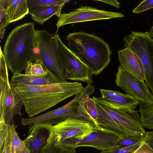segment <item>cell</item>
I'll list each match as a JSON object with an SVG mask.
<instances>
[{
	"instance_id": "7a4b0ae2",
	"label": "cell",
	"mask_w": 153,
	"mask_h": 153,
	"mask_svg": "<svg viewBox=\"0 0 153 153\" xmlns=\"http://www.w3.org/2000/svg\"><path fill=\"white\" fill-rule=\"evenodd\" d=\"M13 85L22 99L29 117H35L68 98L76 95L84 88L82 83L77 82L37 85Z\"/></svg>"
},
{
	"instance_id": "f1b7e54d",
	"label": "cell",
	"mask_w": 153,
	"mask_h": 153,
	"mask_svg": "<svg viewBox=\"0 0 153 153\" xmlns=\"http://www.w3.org/2000/svg\"><path fill=\"white\" fill-rule=\"evenodd\" d=\"M7 125L5 122L0 123V153H1L5 142Z\"/></svg>"
},
{
	"instance_id": "5bb4252c",
	"label": "cell",
	"mask_w": 153,
	"mask_h": 153,
	"mask_svg": "<svg viewBox=\"0 0 153 153\" xmlns=\"http://www.w3.org/2000/svg\"><path fill=\"white\" fill-rule=\"evenodd\" d=\"M94 126L84 120L69 118L58 124L53 126V137L59 143L71 137H82L92 131Z\"/></svg>"
},
{
	"instance_id": "ac0fdd59",
	"label": "cell",
	"mask_w": 153,
	"mask_h": 153,
	"mask_svg": "<svg viewBox=\"0 0 153 153\" xmlns=\"http://www.w3.org/2000/svg\"><path fill=\"white\" fill-rule=\"evenodd\" d=\"M5 12L9 23L22 19L29 13L27 0H7Z\"/></svg>"
},
{
	"instance_id": "603a6c76",
	"label": "cell",
	"mask_w": 153,
	"mask_h": 153,
	"mask_svg": "<svg viewBox=\"0 0 153 153\" xmlns=\"http://www.w3.org/2000/svg\"><path fill=\"white\" fill-rule=\"evenodd\" d=\"M42 153H76L75 149L65 148L53 138Z\"/></svg>"
},
{
	"instance_id": "9c48e42d",
	"label": "cell",
	"mask_w": 153,
	"mask_h": 153,
	"mask_svg": "<svg viewBox=\"0 0 153 153\" xmlns=\"http://www.w3.org/2000/svg\"><path fill=\"white\" fill-rule=\"evenodd\" d=\"M8 76V69L0 71V123L10 125L15 115L22 116L24 103Z\"/></svg>"
},
{
	"instance_id": "1f68e13d",
	"label": "cell",
	"mask_w": 153,
	"mask_h": 153,
	"mask_svg": "<svg viewBox=\"0 0 153 153\" xmlns=\"http://www.w3.org/2000/svg\"><path fill=\"white\" fill-rule=\"evenodd\" d=\"M95 1H101L108 4L111 5L118 8L120 7V3L117 0H93Z\"/></svg>"
},
{
	"instance_id": "d6a6232c",
	"label": "cell",
	"mask_w": 153,
	"mask_h": 153,
	"mask_svg": "<svg viewBox=\"0 0 153 153\" xmlns=\"http://www.w3.org/2000/svg\"><path fill=\"white\" fill-rule=\"evenodd\" d=\"M16 153H30L25 146L16 150Z\"/></svg>"
},
{
	"instance_id": "2e32d148",
	"label": "cell",
	"mask_w": 153,
	"mask_h": 153,
	"mask_svg": "<svg viewBox=\"0 0 153 153\" xmlns=\"http://www.w3.org/2000/svg\"><path fill=\"white\" fill-rule=\"evenodd\" d=\"M10 82L13 85H37L61 82L50 71L46 75L36 76L21 73L13 74Z\"/></svg>"
},
{
	"instance_id": "6da1fadb",
	"label": "cell",
	"mask_w": 153,
	"mask_h": 153,
	"mask_svg": "<svg viewBox=\"0 0 153 153\" xmlns=\"http://www.w3.org/2000/svg\"><path fill=\"white\" fill-rule=\"evenodd\" d=\"M92 99L96 109L95 128L120 137L145 136L138 111L110 103L102 97Z\"/></svg>"
},
{
	"instance_id": "d6986e66",
	"label": "cell",
	"mask_w": 153,
	"mask_h": 153,
	"mask_svg": "<svg viewBox=\"0 0 153 153\" xmlns=\"http://www.w3.org/2000/svg\"><path fill=\"white\" fill-rule=\"evenodd\" d=\"M65 3L35 10L29 12V13L33 20L42 25L54 15L59 17Z\"/></svg>"
},
{
	"instance_id": "3957f363",
	"label": "cell",
	"mask_w": 153,
	"mask_h": 153,
	"mask_svg": "<svg viewBox=\"0 0 153 153\" xmlns=\"http://www.w3.org/2000/svg\"><path fill=\"white\" fill-rule=\"evenodd\" d=\"M34 24L27 22L17 26L8 35L3 53L8 70L21 73L27 65L38 59Z\"/></svg>"
},
{
	"instance_id": "5b68a950",
	"label": "cell",
	"mask_w": 153,
	"mask_h": 153,
	"mask_svg": "<svg viewBox=\"0 0 153 153\" xmlns=\"http://www.w3.org/2000/svg\"><path fill=\"white\" fill-rule=\"evenodd\" d=\"M123 39L125 48H130L140 59L145 71L144 81L153 95V39L149 32L132 31Z\"/></svg>"
},
{
	"instance_id": "e0dca14e",
	"label": "cell",
	"mask_w": 153,
	"mask_h": 153,
	"mask_svg": "<svg viewBox=\"0 0 153 153\" xmlns=\"http://www.w3.org/2000/svg\"><path fill=\"white\" fill-rule=\"evenodd\" d=\"M100 92L104 99L115 105L134 110L139 105L138 101L127 94L102 88Z\"/></svg>"
},
{
	"instance_id": "4fadbf2b",
	"label": "cell",
	"mask_w": 153,
	"mask_h": 153,
	"mask_svg": "<svg viewBox=\"0 0 153 153\" xmlns=\"http://www.w3.org/2000/svg\"><path fill=\"white\" fill-rule=\"evenodd\" d=\"M29 126L28 135L23 142L30 153H42L53 138V125L35 123Z\"/></svg>"
},
{
	"instance_id": "52a82bcc",
	"label": "cell",
	"mask_w": 153,
	"mask_h": 153,
	"mask_svg": "<svg viewBox=\"0 0 153 153\" xmlns=\"http://www.w3.org/2000/svg\"><path fill=\"white\" fill-rule=\"evenodd\" d=\"M54 34L66 80L83 82L88 84L93 83V74L88 66L63 43L57 31Z\"/></svg>"
},
{
	"instance_id": "44dd1931",
	"label": "cell",
	"mask_w": 153,
	"mask_h": 153,
	"mask_svg": "<svg viewBox=\"0 0 153 153\" xmlns=\"http://www.w3.org/2000/svg\"><path fill=\"white\" fill-rule=\"evenodd\" d=\"M49 71L42 60L39 59L27 65L25 69V74L31 76H41L46 75Z\"/></svg>"
},
{
	"instance_id": "ffe728a7",
	"label": "cell",
	"mask_w": 153,
	"mask_h": 153,
	"mask_svg": "<svg viewBox=\"0 0 153 153\" xmlns=\"http://www.w3.org/2000/svg\"><path fill=\"white\" fill-rule=\"evenodd\" d=\"M140 122L142 126L153 129V101L151 103L139 102Z\"/></svg>"
},
{
	"instance_id": "7c38bea8",
	"label": "cell",
	"mask_w": 153,
	"mask_h": 153,
	"mask_svg": "<svg viewBox=\"0 0 153 153\" xmlns=\"http://www.w3.org/2000/svg\"><path fill=\"white\" fill-rule=\"evenodd\" d=\"M124 16L121 13L98 9L88 6H81L68 13L61 14L58 17L56 26L57 29L63 25L72 23L114 18H121Z\"/></svg>"
},
{
	"instance_id": "4dcf8cb0",
	"label": "cell",
	"mask_w": 153,
	"mask_h": 153,
	"mask_svg": "<svg viewBox=\"0 0 153 153\" xmlns=\"http://www.w3.org/2000/svg\"><path fill=\"white\" fill-rule=\"evenodd\" d=\"M143 141L153 150V131L146 132Z\"/></svg>"
},
{
	"instance_id": "277c9868",
	"label": "cell",
	"mask_w": 153,
	"mask_h": 153,
	"mask_svg": "<svg viewBox=\"0 0 153 153\" xmlns=\"http://www.w3.org/2000/svg\"><path fill=\"white\" fill-rule=\"evenodd\" d=\"M68 48L89 68L93 74H100L111 61L109 45L93 33L80 31L66 38Z\"/></svg>"
},
{
	"instance_id": "cb8c5ba5",
	"label": "cell",
	"mask_w": 153,
	"mask_h": 153,
	"mask_svg": "<svg viewBox=\"0 0 153 153\" xmlns=\"http://www.w3.org/2000/svg\"><path fill=\"white\" fill-rule=\"evenodd\" d=\"M7 0H0V37L4 38L5 28L9 23L5 12V6Z\"/></svg>"
},
{
	"instance_id": "7402d4cb",
	"label": "cell",
	"mask_w": 153,
	"mask_h": 153,
	"mask_svg": "<svg viewBox=\"0 0 153 153\" xmlns=\"http://www.w3.org/2000/svg\"><path fill=\"white\" fill-rule=\"evenodd\" d=\"M69 1L64 0H27L29 12L32 10L53 5L60 4Z\"/></svg>"
},
{
	"instance_id": "8fae6325",
	"label": "cell",
	"mask_w": 153,
	"mask_h": 153,
	"mask_svg": "<svg viewBox=\"0 0 153 153\" xmlns=\"http://www.w3.org/2000/svg\"><path fill=\"white\" fill-rule=\"evenodd\" d=\"M116 76L115 82L117 86L127 94L139 102H152L153 95L145 82L139 81L120 65L118 67Z\"/></svg>"
},
{
	"instance_id": "f546056e",
	"label": "cell",
	"mask_w": 153,
	"mask_h": 153,
	"mask_svg": "<svg viewBox=\"0 0 153 153\" xmlns=\"http://www.w3.org/2000/svg\"><path fill=\"white\" fill-rule=\"evenodd\" d=\"M130 153H153V150L147 144L143 141L137 148Z\"/></svg>"
},
{
	"instance_id": "30bf717a",
	"label": "cell",
	"mask_w": 153,
	"mask_h": 153,
	"mask_svg": "<svg viewBox=\"0 0 153 153\" xmlns=\"http://www.w3.org/2000/svg\"><path fill=\"white\" fill-rule=\"evenodd\" d=\"M119 138L115 134L95 128L92 131L83 137H70L59 143L68 148L90 146L102 151L118 148L117 143Z\"/></svg>"
},
{
	"instance_id": "4316f807",
	"label": "cell",
	"mask_w": 153,
	"mask_h": 153,
	"mask_svg": "<svg viewBox=\"0 0 153 153\" xmlns=\"http://www.w3.org/2000/svg\"><path fill=\"white\" fill-rule=\"evenodd\" d=\"M152 8H153V0H145L141 1L134 8L132 12L139 14Z\"/></svg>"
},
{
	"instance_id": "ba28073f",
	"label": "cell",
	"mask_w": 153,
	"mask_h": 153,
	"mask_svg": "<svg viewBox=\"0 0 153 153\" xmlns=\"http://www.w3.org/2000/svg\"><path fill=\"white\" fill-rule=\"evenodd\" d=\"M36 41L38 59H41L48 70L61 82L65 79L60 60L54 34H50L46 30H36Z\"/></svg>"
},
{
	"instance_id": "e575fe53",
	"label": "cell",
	"mask_w": 153,
	"mask_h": 153,
	"mask_svg": "<svg viewBox=\"0 0 153 153\" xmlns=\"http://www.w3.org/2000/svg\"><path fill=\"white\" fill-rule=\"evenodd\" d=\"M88 110H89V109H88ZM89 113H90V112H89ZM92 120H93V123H92V124H93V125L94 126V122H93V119H92Z\"/></svg>"
},
{
	"instance_id": "836d02e7",
	"label": "cell",
	"mask_w": 153,
	"mask_h": 153,
	"mask_svg": "<svg viewBox=\"0 0 153 153\" xmlns=\"http://www.w3.org/2000/svg\"><path fill=\"white\" fill-rule=\"evenodd\" d=\"M149 33L151 37H153V25Z\"/></svg>"
},
{
	"instance_id": "83f0119b",
	"label": "cell",
	"mask_w": 153,
	"mask_h": 153,
	"mask_svg": "<svg viewBox=\"0 0 153 153\" xmlns=\"http://www.w3.org/2000/svg\"><path fill=\"white\" fill-rule=\"evenodd\" d=\"M140 142L125 148H116L112 149L104 150L101 151V153H130L137 148L140 145Z\"/></svg>"
},
{
	"instance_id": "d4e9b609",
	"label": "cell",
	"mask_w": 153,
	"mask_h": 153,
	"mask_svg": "<svg viewBox=\"0 0 153 153\" xmlns=\"http://www.w3.org/2000/svg\"><path fill=\"white\" fill-rule=\"evenodd\" d=\"M13 124L7 125L6 137L1 153H16V147L12 138Z\"/></svg>"
},
{
	"instance_id": "9a60e30c",
	"label": "cell",
	"mask_w": 153,
	"mask_h": 153,
	"mask_svg": "<svg viewBox=\"0 0 153 153\" xmlns=\"http://www.w3.org/2000/svg\"><path fill=\"white\" fill-rule=\"evenodd\" d=\"M118 54L120 65L122 67L140 82H144V69L138 56L128 48L119 51Z\"/></svg>"
},
{
	"instance_id": "484cf974",
	"label": "cell",
	"mask_w": 153,
	"mask_h": 153,
	"mask_svg": "<svg viewBox=\"0 0 153 153\" xmlns=\"http://www.w3.org/2000/svg\"><path fill=\"white\" fill-rule=\"evenodd\" d=\"M145 136L119 137L117 143V146L118 148H122L131 146L143 142Z\"/></svg>"
},
{
	"instance_id": "8992f818",
	"label": "cell",
	"mask_w": 153,
	"mask_h": 153,
	"mask_svg": "<svg viewBox=\"0 0 153 153\" xmlns=\"http://www.w3.org/2000/svg\"><path fill=\"white\" fill-rule=\"evenodd\" d=\"M84 104V97L80 93L63 106L38 116L22 118L21 123L23 126L35 123L55 125L69 118L83 120Z\"/></svg>"
}]
</instances>
